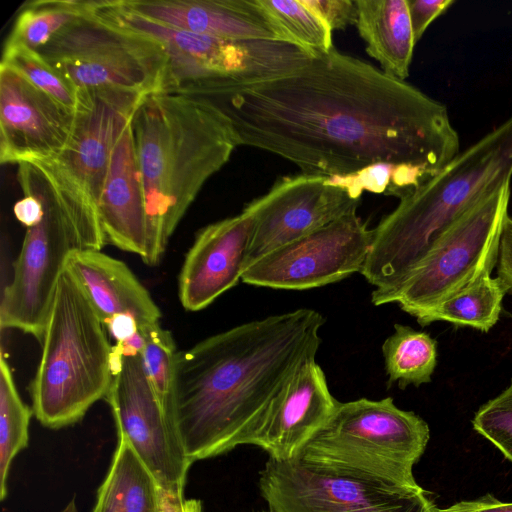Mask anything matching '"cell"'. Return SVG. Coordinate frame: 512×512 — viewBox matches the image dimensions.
<instances>
[{
    "label": "cell",
    "mask_w": 512,
    "mask_h": 512,
    "mask_svg": "<svg viewBox=\"0 0 512 512\" xmlns=\"http://www.w3.org/2000/svg\"><path fill=\"white\" fill-rule=\"evenodd\" d=\"M507 291V286L499 277L485 276L451 295L416 320L422 326L435 321H447L488 332L499 319L502 300Z\"/></svg>",
    "instance_id": "obj_24"
},
{
    "label": "cell",
    "mask_w": 512,
    "mask_h": 512,
    "mask_svg": "<svg viewBox=\"0 0 512 512\" xmlns=\"http://www.w3.org/2000/svg\"><path fill=\"white\" fill-rule=\"evenodd\" d=\"M324 323L318 311L301 308L177 352L167 416L192 463L251 444L291 375L316 356Z\"/></svg>",
    "instance_id": "obj_2"
},
{
    "label": "cell",
    "mask_w": 512,
    "mask_h": 512,
    "mask_svg": "<svg viewBox=\"0 0 512 512\" xmlns=\"http://www.w3.org/2000/svg\"><path fill=\"white\" fill-rule=\"evenodd\" d=\"M428 424L393 398L339 402L326 425L297 456L321 471L389 486L424 490L413 466L425 451Z\"/></svg>",
    "instance_id": "obj_7"
},
{
    "label": "cell",
    "mask_w": 512,
    "mask_h": 512,
    "mask_svg": "<svg viewBox=\"0 0 512 512\" xmlns=\"http://www.w3.org/2000/svg\"><path fill=\"white\" fill-rule=\"evenodd\" d=\"M95 1L36 0L19 9L5 43L38 50L74 20L90 13Z\"/></svg>",
    "instance_id": "obj_26"
},
{
    "label": "cell",
    "mask_w": 512,
    "mask_h": 512,
    "mask_svg": "<svg viewBox=\"0 0 512 512\" xmlns=\"http://www.w3.org/2000/svg\"><path fill=\"white\" fill-rule=\"evenodd\" d=\"M472 425L512 462V380L502 393L479 408Z\"/></svg>",
    "instance_id": "obj_32"
},
{
    "label": "cell",
    "mask_w": 512,
    "mask_h": 512,
    "mask_svg": "<svg viewBox=\"0 0 512 512\" xmlns=\"http://www.w3.org/2000/svg\"><path fill=\"white\" fill-rule=\"evenodd\" d=\"M512 178V115L434 176L400 197L373 229L361 274L374 305L394 303L406 280L465 212Z\"/></svg>",
    "instance_id": "obj_4"
},
{
    "label": "cell",
    "mask_w": 512,
    "mask_h": 512,
    "mask_svg": "<svg viewBox=\"0 0 512 512\" xmlns=\"http://www.w3.org/2000/svg\"><path fill=\"white\" fill-rule=\"evenodd\" d=\"M498 277L512 290V218L506 216L499 242Z\"/></svg>",
    "instance_id": "obj_35"
},
{
    "label": "cell",
    "mask_w": 512,
    "mask_h": 512,
    "mask_svg": "<svg viewBox=\"0 0 512 512\" xmlns=\"http://www.w3.org/2000/svg\"><path fill=\"white\" fill-rule=\"evenodd\" d=\"M260 6L284 40L305 49L313 56L333 47L332 30L299 0H258Z\"/></svg>",
    "instance_id": "obj_28"
},
{
    "label": "cell",
    "mask_w": 512,
    "mask_h": 512,
    "mask_svg": "<svg viewBox=\"0 0 512 512\" xmlns=\"http://www.w3.org/2000/svg\"><path fill=\"white\" fill-rule=\"evenodd\" d=\"M96 207L106 242L143 258L146 209L131 120L113 149Z\"/></svg>",
    "instance_id": "obj_20"
},
{
    "label": "cell",
    "mask_w": 512,
    "mask_h": 512,
    "mask_svg": "<svg viewBox=\"0 0 512 512\" xmlns=\"http://www.w3.org/2000/svg\"><path fill=\"white\" fill-rule=\"evenodd\" d=\"M269 512H271V511H269Z\"/></svg>",
    "instance_id": "obj_41"
},
{
    "label": "cell",
    "mask_w": 512,
    "mask_h": 512,
    "mask_svg": "<svg viewBox=\"0 0 512 512\" xmlns=\"http://www.w3.org/2000/svg\"><path fill=\"white\" fill-rule=\"evenodd\" d=\"M24 197L14 205V215L26 228L39 223L43 215L40 198L29 188L21 187Z\"/></svg>",
    "instance_id": "obj_36"
},
{
    "label": "cell",
    "mask_w": 512,
    "mask_h": 512,
    "mask_svg": "<svg viewBox=\"0 0 512 512\" xmlns=\"http://www.w3.org/2000/svg\"><path fill=\"white\" fill-rule=\"evenodd\" d=\"M454 0H407L415 42H418L430 23L446 11Z\"/></svg>",
    "instance_id": "obj_34"
},
{
    "label": "cell",
    "mask_w": 512,
    "mask_h": 512,
    "mask_svg": "<svg viewBox=\"0 0 512 512\" xmlns=\"http://www.w3.org/2000/svg\"><path fill=\"white\" fill-rule=\"evenodd\" d=\"M95 11L160 42L167 65L159 91L205 96L288 74L314 57L291 42L228 40L177 29L129 10L121 0L98 1Z\"/></svg>",
    "instance_id": "obj_8"
},
{
    "label": "cell",
    "mask_w": 512,
    "mask_h": 512,
    "mask_svg": "<svg viewBox=\"0 0 512 512\" xmlns=\"http://www.w3.org/2000/svg\"><path fill=\"white\" fill-rule=\"evenodd\" d=\"M359 203L325 176L300 173L279 179L243 208L253 224L246 269L277 248L357 210Z\"/></svg>",
    "instance_id": "obj_14"
},
{
    "label": "cell",
    "mask_w": 512,
    "mask_h": 512,
    "mask_svg": "<svg viewBox=\"0 0 512 512\" xmlns=\"http://www.w3.org/2000/svg\"><path fill=\"white\" fill-rule=\"evenodd\" d=\"M201 97L227 117L239 146L275 154L304 174L342 176L388 163L433 176L460 152L444 104L335 47L288 74Z\"/></svg>",
    "instance_id": "obj_1"
},
{
    "label": "cell",
    "mask_w": 512,
    "mask_h": 512,
    "mask_svg": "<svg viewBox=\"0 0 512 512\" xmlns=\"http://www.w3.org/2000/svg\"><path fill=\"white\" fill-rule=\"evenodd\" d=\"M33 414L21 399L4 354L0 359V499L7 496V479L14 457L28 445Z\"/></svg>",
    "instance_id": "obj_27"
},
{
    "label": "cell",
    "mask_w": 512,
    "mask_h": 512,
    "mask_svg": "<svg viewBox=\"0 0 512 512\" xmlns=\"http://www.w3.org/2000/svg\"><path fill=\"white\" fill-rule=\"evenodd\" d=\"M431 177L419 167L377 163L348 175L327 177V181L346 190L355 199H360L364 191L400 198Z\"/></svg>",
    "instance_id": "obj_29"
},
{
    "label": "cell",
    "mask_w": 512,
    "mask_h": 512,
    "mask_svg": "<svg viewBox=\"0 0 512 512\" xmlns=\"http://www.w3.org/2000/svg\"><path fill=\"white\" fill-rule=\"evenodd\" d=\"M252 217L242 210L202 228L188 250L178 279V294L188 311L209 306L235 286L245 269Z\"/></svg>",
    "instance_id": "obj_17"
},
{
    "label": "cell",
    "mask_w": 512,
    "mask_h": 512,
    "mask_svg": "<svg viewBox=\"0 0 512 512\" xmlns=\"http://www.w3.org/2000/svg\"><path fill=\"white\" fill-rule=\"evenodd\" d=\"M259 489L271 512H436L424 490H410L313 468L297 457L269 458Z\"/></svg>",
    "instance_id": "obj_11"
},
{
    "label": "cell",
    "mask_w": 512,
    "mask_h": 512,
    "mask_svg": "<svg viewBox=\"0 0 512 512\" xmlns=\"http://www.w3.org/2000/svg\"><path fill=\"white\" fill-rule=\"evenodd\" d=\"M1 63L18 71L34 86L65 107L76 110L77 92L37 50L20 44L5 43Z\"/></svg>",
    "instance_id": "obj_30"
},
{
    "label": "cell",
    "mask_w": 512,
    "mask_h": 512,
    "mask_svg": "<svg viewBox=\"0 0 512 512\" xmlns=\"http://www.w3.org/2000/svg\"><path fill=\"white\" fill-rule=\"evenodd\" d=\"M77 94L72 136L54 159L97 205L113 149L144 95L119 90Z\"/></svg>",
    "instance_id": "obj_16"
},
{
    "label": "cell",
    "mask_w": 512,
    "mask_h": 512,
    "mask_svg": "<svg viewBox=\"0 0 512 512\" xmlns=\"http://www.w3.org/2000/svg\"><path fill=\"white\" fill-rule=\"evenodd\" d=\"M107 332L81 285L65 268L30 385L32 410L43 426L59 429L72 425L105 398L113 378Z\"/></svg>",
    "instance_id": "obj_6"
},
{
    "label": "cell",
    "mask_w": 512,
    "mask_h": 512,
    "mask_svg": "<svg viewBox=\"0 0 512 512\" xmlns=\"http://www.w3.org/2000/svg\"><path fill=\"white\" fill-rule=\"evenodd\" d=\"M75 111L0 63V162L20 164L59 156L67 147Z\"/></svg>",
    "instance_id": "obj_15"
},
{
    "label": "cell",
    "mask_w": 512,
    "mask_h": 512,
    "mask_svg": "<svg viewBox=\"0 0 512 512\" xmlns=\"http://www.w3.org/2000/svg\"><path fill=\"white\" fill-rule=\"evenodd\" d=\"M115 343H122L132 338L138 331L136 319L129 314H118L104 323Z\"/></svg>",
    "instance_id": "obj_39"
},
{
    "label": "cell",
    "mask_w": 512,
    "mask_h": 512,
    "mask_svg": "<svg viewBox=\"0 0 512 512\" xmlns=\"http://www.w3.org/2000/svg\"><path fill=\"white\" fill-rule=\"evenodd\" d=\"M356 5L366 52L385 74L405 81L416 44L407 0H356Z\"/></svg>",
    "instance_id": "obj_22"
},
{
    "label": "cell",
    "mask_w": 512,
    "mask_h": 512,
    "mask_svg": "<svg viewBox=\"0 0 512 512\" xmlns=\"http://www.w3.org/2000/svg\"><path fill=\"white\" fill-rule=\"evenodd\" d=\"M61 512H78L75 499L73 498Z\"/></svg>",
    "instance_id": "obj_40"
},
{
    "label": "cell",
    "mask_w": 512,
    "mask_h": 512,
    "mask_svg": "<svg viewBox=\"0 0 512 512\" xmlns=\"http://www.w3.org/2000/svg\"><path fill=\"white\" fill-rule=\"evenodd\" d=\"M139 330L144 338L141 352L143 368L167 414L178 351L172 334L163 329L160 323L150 324Z\"/></svg>",
    "instance_id": "obj_31"
},
{
    "label": "cell",
    "mask_w": 512,
    "mask_h": 512,
    "mask_svg": "<svg viewBox=\"0 0 512 512\" xmlns=\"http://www.w3.org/2000/svg\"><path fill=\"white\" fill-rule=\"evenodd\" d=\"M17 175L20 187L40 198L43 215L26 230L2 292L0 325L41 341L68 257L77 250H101L107 242L95 203L56 159L20 163Z\"/></svg>",
    "instance_id": "obj_5"
},
{
    "label": "cell",
    "mask_w": 512,
    "mask_h": 512,
    "mask_svg": "<svg viewBox=\"0 0 512 512\" xmlns=\"http://www.w3.org/2000/svg\"><path fill=\"white\" fill-rule=\"evenodd\" d=\"M121 2L126 8L143 17L197 34L228 40L285 41L258 0H121Z\"/></svg>",
    "instance_id": "obj_19"
},
{
    "label": "cell",
    "mask_w": 512,
    "mask_h": 512,
    "mask_svg": "<svg viewBox=\"0 0 512 512\" xmlns=\"http://www.w3.org/2000/svg\"><path fill=\"white\" fill-rule=\"evenodd\" d=\"M160 512H202L199 500L186 499L183 490L173 491L160 487Z\"/></svg>",
    "instance_id": "obj_38"
},
{
    "label": "cell",
    "mask_w": 512,
    "mask_h": 512,
    "mask_svg": "<svg viewBox=\"0 0 512 512\" xmlns=\"http://www.w3.org/2000/svg\"><path fill=\"white\" fill-rule=\"evenodd\" d=\"M373 229L353 210L328 225L265 255L241 280L274 289L305 290L338 282L361 272Z\"/></svg>",
    "instance_id": "obj_12"
},
{
    "label": "cell",
    "mask_w": 512,
    "mask_h": 512,
    "mask_svg": "<svg viewBox=\"0 0 512 512\" xmlns=\"http://www.w3.org/2000/svg\"><path fill=\"white\" fill-rule=\"evenodd\" d=\"M389 383L401 389L429 383L437 364V344L429 334L395 324L394 332L382 345Z\"/></svg>",
    "instance_id": "obj_25"
},
{
    "label": "cell",
    "mask_w": 512,
    "mask_h": 512,
    "mask_svg": "<svg viewBox=\"0 0 512 512\" xmlns=\"http://www.w3.org/2000/svg\"><path fill=\"white\" fill-rule=\"evenodd\" d=\"M436 512H512V502H501L491 494L475 500L461 501Z\"/></svg>",
    "instance_id": "obj_37"
},
{
    "label": "cell",
    "mask_w": 512,
    "mask_h": 512,
    "mask_svg": "<svg viewBox=\"0 0 512 512\" xmlns=\"http://www.w3.org/2000/svg\"><path fill=\"white\" fill-rule=\"evenodd\" d=\"M317 15L332 31L356 25V0H299Z\"/></svg>",
    "instance_id": "obj_33"
},
{
    "label": "cell",
    "mask_w": 512,
    "mask_h": 512,
    "mask_svg": "<svg viewBox=\"0 0 512 512\" xmlns=\"http://www.w3.org/2000/svg\"><path fill=\"white\" fill-rule=\"evenodd\" d=\"M93 512H160V486L131 444L118 437Z\"/></svg>",
    "instance_id": "obj_23"
},
{
    "label": "cell",
    "mask_w": 512,
    "mask_h": 512,
    "mask_svg": "<svg viewBox=\"0 0 512 512\" xmlns=\"http://www.w3.org/2000/svg\"><path fill=\"white\" fill-rule=\"evenodd\" d=\"M131 127L146 209L142 260L154 266L206 181L239 143L227 117L210 100L182 93L144 95Z\"/></svg>",
    "instance_id": "obj_3"
},
{
    "label": "cell",
    "mask_w": 512,
    "mask_h": 512,
    "mask_svg": "<svg viewBox=\"0 0 512 512\" xmlns=\"http://www.w3.org/2000/svg\"><path fill=\"white\" fill-rule=\"evenodd\" d=\"M118 431L166 490H184L192 462L186 456L168 416L143 368L141 354L122 355L105 396Z\"/></svg>",
    "instance_id": "obj_13"
},
{
    "label": "cell",
    "mask_w": 512,
    "mask_h": 512,
    "mask_svg": "<svg viewBox=\"0 0 512 512\" xmlns=\"http://www.w3.org/2000/svg\"><path fill=\"white\" fill-rule=\"evenodd\" d=\"M66 268L81 285L103 324L118 314L133 316L139 328L159 323V307L124 262L100 250L86 249L71 253Z\"/></svg>",
    "instance_id": "obj_21"
},
{
    "label": "cell",
    "mask_w": 512,
    "mask_h": 512,
    "mask_svg": "<svg viewBox=\"0 0 512 512\" xmlns=\"http://www.w3.org/2000/svg\"><path fill=\"white\" fill-rule=\"evenodd\" d=\"M337 403L316 356L310 357L274 400L251 444L265 450L272 459H294L326 425Z\"/></svg>",
    "instance_id": "obj_18"
},
{
    "label": "cell",
    "mask_w": 512,
    "mask_h": 512,
    "mask_svg": "<svg viewBox=\"0 0 512 512\" xmlns=\"http://www.w3.org/2000/svg\"><path fill=\"white\" fill-rule=\"evenodd\" d=\"M510 184L465 212L438 239L395 303L418 319L451 295L490 276L498 258Z\"/></svg>",
    "instance_id": "obj_10"
},
{
    "label": "cell",
    "mask_w": 512,
    "mask_h": 512,
    "mask_svg": "<svg viewBox=\"0 0 512 512\" xmlns=\"http://www.w3.org/2000/svg\"><path fill=\"white\" fill-rule=\"evenodd\" d=\"M37 51L77 93L159 91L167 65L159 41L98 15L95 7Z\"/></svg>",
    "instance_id": "obj_9"
}]
</instances>
